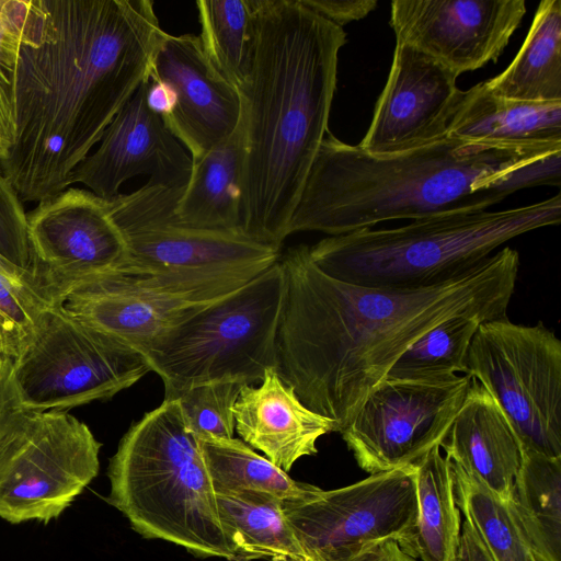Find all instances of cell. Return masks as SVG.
I'll return each mask as SVG.
<instances>
[{
	"label": "cell",
	"instance_id": "e0dca14e",
	"mask_svg": "<svg viewBox=\"0 0 561 561\" xmlns=\"http://www.w3.org/2000/svg\"><path fill=\"white\" fill-rule=\"evenodd\" d=\"M457 78L434 58L397 42L387 82L358 146L370 154L388 156L446 138L463 92Z\"/></svg>",
	"mask_w": 561,
	"mask_h": 561
},
{
	"label": "cell",
	"instance_id": "4dcf8cb0",
	"mask_svg": "<svg viewBox=\"0 0 561 561\" xmlns=\"http://www.w3.org/2000/svg\"><path fill=\"white\" fill-rule=\"evenodd\" d=\"M482 322L480 318L466 314L444 320L414 342L386 378L436 379L467 374L469 346Z\"/></svg>",
	"mask_w": 561,
	"mask_h": 561
},
{
	"label": "cell",
	"instance_id": "ffe728a7",
	"mask_svg": "<svg viewBox=\"0 0 561 561\" xmlns=\"http://www.w3.org/2000/svg\"><path fill=\"white\" fill-rule=\"evenodd\" d=\"M232 412L242 440L285 472L301 457L316 455L317 440L334 427L308 409L274 368L265 371L259 387H242Z\"/></svg>",
	"mask_w": 561,
	"mask_h": 561
},
{
	"label": "cell",
	"instance_id": "9a60e30c",
	"mask_svg": "<svg viewBox=\"0 0 561 561\" xmlns=\"http://www.w3.org/2000/svg\"><path fill=\"white\" fill-rule=\"evenodd\" d=\"M33 273L42 287L117 271L128 262L125 238L107 204L68 187L26 214Z\"/></svg>",
	"mask_w": 561,
	"mask_h": 561
},
{
	"label": "cell",
	"instance_id": "8d00e7d4",
	"mask_svg": "<svg viewBox=\"0 0 561 561\" xmlns=\"http://www.w3.org/2000/svg\"><path fill=\"white\" fill-rule=\"evenodd\" d=\"M24 412L13 378V359L0 354V444Z\"/></svg>",
	"mask_w": 561,
	"mask_h": 561
},
{
	"label": "cell",
	"instance_id": "d6a6232c",
	"mask_svg": "<svg viewBox=\"0 0 561 561\" xmlns=\"http://www.w3.org/2000/svg\"><path fill=\"white\" fill-rule=\"evenodd\" d=\"M31 0H0V159L15 137L18 62Z\"/></svg>",
	"mask_w": 561,
	"mask_h": 561
},
{
	"label": "cell",
	"instance_id": "ab89813d",
	"mask_svg": "<svg viewBox=\"0 0 561 561\" xmlns=\"http://www.w3.org/2000/svg\"><path fill=\"white\" fill-rule=\"evenodd\" d=\"M390 541L379 542L363 550L348 561H387Z\"/></svg>",
	"mask_w": 561,
	"mask_h": 561
},
{
	"label": "cell",
	"instance_id": "6da1fadb",
	"mask_svg": "<svg viewBox=\"0 0 561 561\" xmlns=\"http://www.w3.org/2000/svg\"><path fill=\"white\" fill-rule=\"evenodd\" d=\"M279 261L286 296L276 340V371L300 401L342 432L400 356L455 316L483 322L507 317L519 254L505 247L467 273L425 288L371 287L323 273L309 247Z\"/></svg>",
	"mask_w": 561,
	"mask_h": 561
},
{
	"label": "cell",
	"instance_id": "d590c367",
	"mask_svg": "<svg viewBox=\"0 0 561 561\" xmlns=\"http://www.w3.org/2000/svg\"><path fill=\"white\" fill-rule=\"evenodd\" d=\"M302 4L333 24L343 27L368 15L377 7L376 0H300Z\"/></svg>",
	"mask_w": 561,
	"mask_h": 561
},
{
	"label": "cell",
	"instance_id": "5bb4252c",
	"mask_svg": "<svg viewBox=\"0 0 561 561\" xmlns=\"http://www.w3.org/2000/svg\"><path fill=\"white\" fill-rule=\"evenodd\" d=\"M183 188L147 183L107 198L125 238L128 262L158 270H206L271 265L279 259V248L241 233L182 224L175 206Z\"/></svg>",
	"mask_w": 561,
	"mask_h": 561
},
{
	"label": "cell",
	"instance_id": "277c9868",
	"mask_svg": "<svg viewBox=\"0 0 561 561\" xmlns=\"http://www.w3.org/2000/svg\"><path fill=\"white\" fill-rule=\"evenodd\" d=\"M561 152V142L491 144L446 137L422 148L374 156L327 131L287 234L330 236L393 219L486 210L508 194L511 173Z\"/></svg>",
	"mask_w": 561,
	"mask_h": 561
},
{
	"label": "cell",
	"instance_id": "f35d334b",
	"mask_svg": "<svg viewBox=\"0 0 561 561\" xmlns=\"http://www.w3.org/2000/svg\"><path fill=\"white\" fill-rule=\"evenodd\" d=\"M146 99L148 107L162 119L171 114L175 104L173 89L165 82L151 79H149Z\"/></svg>",
	"mask_w": 561,
	"mask_h": 561
},
{
	"label": "cell",
	"instance_id": "2e32d148",
	"mask_svg": "<svg viewBox=\"0 0 561 561\" xmlns=\"http://www.w3.org/2000/svg\"><path fill=\"white\" fill-rule=\"evenodd\" d=\"M526 13L524 0H394L397 42L458 76L496 61Z\"/></svg>",
	"mask_w": 561,
	"mask_h": 561
},
{
	"label": "cell",
	"instance_id": "1f68e13d",
	"mask_svg": "<svg viewBox=\"0 0 561 561\" xmlns=\"http://www.w3.org/2000/svg\"><path fill=\"white\" fill-rule=\"evenodd\" d=\"M51 304L37 277L0 255V354L16 358Z\"/></svg>",
	"mask_w": 561,
	"mask_h": 561
},
{
	"label": "cell",
	"instance_id": "603a6c76",
	"mask_svg": "<svg viewBox=\"0 0 561 561\" xmlns=\"http://www.w3.org/2000/svg\"><path fill=\"white\" fill-rule=\"evenodd\" d=\"M243 164L244 137L239 122L229 138L192 160L188 182L175 206L178 219L194 228L242 234Z\"/></svg>",
	"mask_w": 561,
	"mask_h": 561
},
{
	"label": "cell",
	"instance_id": "5b68a950",
	"mask_svg": "<svg viewBox=\"0 0 561 561\" xmlns=\"http://www.w3.org/2000/svg\"><path fill=\"white\" fill-rule=\"evenodd\" d=\"M107 476L108 503L139 535L234 561L198 438L178 400L164 399L129 427Z\"/></svg>",
	"mask_w": 561,
	"mask_h": 561
},
{
	"label": "cell",
	"instance_id": "b9f144b4",
	"mask_svg": "<svg viewBox=\"0 0 561 561\" xmlns=\"http://www.w3.org/2000/svg\"><path fill=\"white\" fill-rule=\"evenodd\" d=\"M537 561V560H536Z\"/></svg>",
	"mask_w": 561,
	"mask_h": 561
},
{
	"label": "cell",
	"instance_id": "4fadbf2b",
	"mask_svg": "<svg viewBox=\"0 0 561 561\" xmlns=\"http://www.w3.org/2000/svg\"><path fill=\"white\" fill-rule=\"evenodd\" d=\"M471 377L385 378L340 432L358 467L374 474L415 465L443 444Z\"/></svg>",
	"mask_w": 561,
	"mask_h": 561
},
{
	"label": "cell",
	"instance_id": "ac0fdd59",
	"mask_svg": "<svg viewBox=\"0 0 561 561\" xmlns=\"http://www.w3.org/2000/svg\"><path fill=\"white\" fill-rule=\"evenodd\" d=\"M149 80L141 83L105 129L98 148L73 172L70 184L81 183L94 194L118 195L127 180L149 175V184L185 187L192 158L163 119L147 105Z\"/></svg>",
	"mask_w": 561,
	"mask_h": 561
},
{
	"label": "cell",
	"instance_id": "4316f807",
	"mask_svg": "<svg viewBox=\"0 0 561 561\" xmlns=\"http://www.w3.org/2000/svg\"><path fill=\"white\" fill-rule=\"evenodd\" d=\"M417 518L414 552L417 561H455L460 540L449 460L432 448L415 465Z\"/></svg>",
	"mask_w": 561,
	"mask_h": 561
},
{
	"label": "cell",
	"instance_id": "74e56055",
	"mask_svg": "<svg viewBox=\"0 0 561 561\" xmlns=\"http://www.w3.org/2000/svg\"><path fill=\"white\" fill-rule=\"evenodd\" d=\"M455 561H494L473 526L465 519Z\"/></svg>",
	"mask_w": 561,
	"mask_h": 561
},
{
	"label": "cell",
	"instance_id": "30bf717a",
	"mask_svg": "<svg viewBox=\"0 0 561 561\" xmlns=\"http://www.w3.org/2000/svg\"><path fill=\"white\" fill-rule=\"evenodd\" d=\"M467 368L495 400L522 450L561 457V341L542 322L479 324Z\"/></svg>",
	"mask_w": 561,
	"mask_h": 561
},
{
	"label": "cell",
	"instance_id": "3957f363",
	"mask_svg": "<svg viewBox=\"0 0 561 561\" xmlns=\"http://www.w3.org/2000/svg\"><path fill=\"white\" fill-rule=\"evenodd\" d=\"M252 49L238 89L241 232L280 248L328 123L346 34L300 0H250Z\"/></svg>",
	"mask_w": 561,
	"mask_h": 561
},
{
	"label": "cell",
	"instance_id": "7a4b0ae2",
	"mask_svg": "<svg viewBox=\"0 0 561 561\" xmlns=\"http://www.w3.org/2000/svg\"><path fill=\"white\" fill-rule=\"evenodd\" d=\"M167 33L151 0H31L15 87V137L0 171L24 202L70 187L76 169L150 79Z\"/></svg>",
	"mask_w": 561,
	"mask_h": 561
},
{
	"label": "cell",
	"instance_id": "836d02e7",
	"mask_svg": "<svg viewBox=\"0 0 561 561\" xmlns=\"http://www.w3.org/2000/svg\"><path fill=\"white\" fill-rule=\"evenodd\" d=\"M244 385L241 382H210L193 387L178 400L188 428L196 435L232 438L234 434L233 405Z\"/></svg>",
	"mask_w": 561,
	"mask_h": 561
},
{
	"label": "cell",
	"instance_id": "d6986e66",
	"mask_svg": "<svg viewBox=\"0 0 561 561\" xmlns=\"http://www.w3.org/2000/svg\"><path fill=\"white\" fill-rule=\"evenodd\" d=\"M150 79L169 84L175 104L163 122L192 160L229 138L240 122V95L208 59L199 36L165 34Z\"/></svg>",
	"mask_w": 561,
	"mask_h": 561
},
{
	"label": "cell",
	"instance_id": "44dd1931",
	"mask_svg": "<svg viewBox=\"0 0 561 561\" xmlns=\"http://www.w3.org/2000/svg\"><path fill=\"white\" fill-rule=\"evenodd\" d=\"M440 448L449 462L510 502L520 466V445L495 400L473 378Z\"/></svg>",
	"mask_w": 561,
	"mask_h": 561
},
{
	"label": "cell",
	"instance_id": "f1b7e54d",
	"mask_svg": "<svg viewBox=\"0 0 561 561\" xmlns=\"http://www.w3.org/2000/svg\"><path fill=\"white\" fill-rule=\"evenodd\" d=\"M456 504L494 561H536L510 507L476 477L449 462Z\"/></svg>",
	"mask_w": 561,
	"mask_h": 561
},
{
	"label": "cell",
	"instance_id": "83f0119b",
	"mask_svg": "<svg viewBox=\"0 0 561 561\" xmlns=\"http://www.w3.org/2000/svg\"><path fill=\"white\" fill-rule=\"evenodd\" d=\"M197 438L216 493L260 491L293 501L305 496L312 485L291 479L242 439L213 435Z\"/></svg>",
	"mask_w": 561,
	"mask_h": 561
},
{
	"label": "cell",
	"instance_id": "ba28073f",
	"mask_svg": "<svg viewBox=\"0 0 561 561\" xmlns=\"http://www.w3.org/2000/svg\"><path fill=\"white\" fill-rule=\"evenodd\" d=\"M271 265L158 270L127 262L114 272L43 288L50 302L69 316L145 356L171 329Z\"/></svg>",
	"mask_w": 561,
	"mask_h": 561
},
{
	"label": "cell",
	"instance_id": "484cf974",
	"mask_svg": "<svg viewBox=\"0 0 561 561\" xmlns=\"http://www.w3.org/2000/svg\"><path fill=\"white\" fill-rule=\"evenodd\" d=\"M537 561H561V457L522 450L508 502Z\"/></svg>",
	"mask_w": 561,
	"mask_h": 561
},
{
	"label": "cell",
	"instance_id": "9c48e42d",
	"mask_svg": "<svg viewBox=\"0 0 561 561\" xmlns=\"http://www.w3.org/2000/svg\"><path fill=\"white\" fill-rule=\"evenodd\" d=\"M150 370L139 351L76 320L53 302L13 359L14 385L24 411H66L106 400Z\"/></svg>",
	"mask_w": 561,
	"mask_h": 561
},
{
	"label": "cell",
	"instance_id": "8fae6325",
	"mask_svg": "<svg viewBox=\"0 0 561 561\" xmlns=\"http://www.w3.org/2000/svg\"><path fill=\"white\" fill-rule=\"evenodd\" d=\"M100 448L67 411H24L0 444V517L57 518L98 476Z\"/></svg>",
	"mask_w": 561,
	"mask_h": 561
},
{
	"label": "cell",
	"instance_id": "52a82bcc",
	"mask_svg": "<svg viewBox=\"0 0 561 561\" xmlns=\"http://www.w3.org/2000/svg\"><path fill=\"white\" fill-rule=\"evenodd\" d=\"M285 296L278 259L239 290L171 329L145 353L163 381L164 399L210 382H261L267 369H276Z\"/></svg>",
	"mask_w": 561,
	"mask_h": 561
},
{
	"label": "cell",
	"instance_id": "8992f818",
	"mask_svg": "<svg viewBox=\"0 0 561 561\" xmlns=\"http://www.w3.org/2000/svg\"><path fill=\"white\" fill-rule=\"evenodd\" d=\"M561 221V196L504 210L437 215L391 229H360L309 247L327 275L356 285L425 288L458 277L503 243Z\"/></svg>",
	"mask_w": 561,
	"mask_h": 561
},
{
	"label": "cell",
	"instance_id": "e575fe53",
	"mask_svg": "<svg viewBox=\"0 0 561 561\" xmlns=\"http://www.w3.org/2000/svg\"><path fill=\"white\" fill-rule=\"evenodd\" d=\"M0 255L33 273V255L27 236V219L22 201L0 171Z\"/></svg>",
	"mask_w": 561,
	"mask_h": 561
},
{
	"label": "cell",
	"instance_id": "7c38bea8",
	"mask_svg": "<svg viewBox=\"0 0 561 561\" xmlns=\"http://www.w3.org/2000/svg\"><path fill=\"white\" fill-rule=\"evenodd\" d=\"M284 515L307 561H348L366 548L394 541L415 559V468L370 474L353 484L284 501Z\"/></svg>",
	"mask_w": 561,
	"mask_h": 561
},
{
	"label": "cell",
	"instance_id": "60d3db41",
	"mask_svg": "<svg viewBox=\"0 0 561 561\" xmlns=\"http://www.w3.org/2000/svg\"><path fill=\"white\" fill-rule=\"evenodd\" d=\"M387 561H417V559H414L407 553H404L397 542L390 541L389 546V556Z\"/></svg>",
	"mask_w": 561,
	"mask_h": 561
},
{
	"label": "cell",
	"instance_id": "cb8c5ba5",
	"mask_svg": "<svg viewBox=\"0 0 561 561\" xmlns=\"http://www.w3.org/2000/svg\"><path fill=\"white\" fill-rule=\"evenodd\" d=\"M234 561H307L284 515V501L271 493H216Z\"/></svg>",
	"mask_w": 561,
	"mask_h": 561
},
{
	"label": "cell",
	"instance_id": "7402d4cb",
	"mask_svg": "<svg viewBox=\"0 0 561 561\" xmlns=\"http://www.w3.org/2000/svg\"><path fill=\"white\" fill-rule=\"evenodd\" d=\"M447 137L491 144L561 142V101L505 99L480 82L462 92Z\"/></svg>",
	"mask_w": 561,
	"mask_h": 561
},
{
	"label": "cell",
	"instance_id": "f546056e",
	"mask_svg": "<svg viewBox=\"0 0 561 561\" xmlns=\"http://www.w3.org/2000/svg\"><path fill=\"white\" fill-rule=\"evenodd\" d=\"M201 43L216 68L237 90L248 73L252 49L250 0H198Z\"/></svg>",
	"mask_w": 561,
	"mask_h": 561
},
{
	"label": "cell",
	"instance_id": "d4e9b609",
	"mask_svg": "<svg viewBox=\"0 0 561 561\" xmlns=\"http://www.w3.org/2000/svg\"><path fill=\"white\" fill-rule=\"evenodd\" d=\"M492 94L529 102L561 101V1L539 3L513 61L482 82Z\"/></svg>",
	"mask_w": 561,
	"mask_h": 561
}]
</instances>
